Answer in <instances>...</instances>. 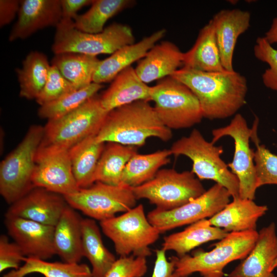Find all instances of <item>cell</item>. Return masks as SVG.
<instances>
[{"mask_svg":"<svg viewBox=\"0 0 277 277\" xmlns=\"http://www.w3.org/2000/svg\"><path fill=\"white\" fill-rule=\"evenodd\" d=\"M171 76L194 93L204 118H227L234 115L246 103L247 80L234 70L205 72L182 67Z\"/></svg>","mask_w":277,"mask_h":277,"instance_id":"6da1fadb","label":"cell"},{"mask_svg":"<svg viewBox=\"0 0 277 277\" xmlns=\"http://www.w3.org/2000/svg\"><path fill=\"white\" fill-rule=\"evenodd\" d=\"M151 137L163 142L172 137L148 101H138L109 111L95 136L99 143L141 147Z\"/></svg>","mask_w":277,"mask_h":277,"instance_id":"7a4b0ae2","label":"cell"},{"mask_svg":"<svg viewBox=\"0 0 277 277\" xmlns=\"http://www.w3.org/2000/svg\"><path fill=\"white\" fill-rule=\"evenodd\" d=\"M258 235L256 230L230 232L209 251L198 250L191 255L172 256L170 258L174 264V273L180 276L199 272L202 277H223L224 269L229 263L248 255Z\"/></svg>","mask_w":277,"mask_h":277,"instance_id":"3957f363","label":"cell"},{"mask_svg":"<svg viewBox=\"0 0 277 277\" xmlns=\"http://www.w3.org/2000/svg\"><path fill=\"white\" fill-rule=\"evenodd\" d=\"M169 149L176 157L185 155L191 160V171L200 180L213 181L225 188L233 199L240 197L239 180L221 157L222 146L207 141L199 130L194 129L188 136L174 142Z\"/></svg>","mask_w":277,"mask_h":277,"instance_id":"277c9868","label":"cell"},{"mask_svg":"<svg viewBox=\"0 0 277 277\" xmlns=\"http://www.w3.org/2000/svg\"><path fill=\"white\" fill-rule=\"evenodd\" d=\"M56 28L52 50L54 54L77 53L97 56L112 54L122 47L135 43L128 25L113 23L98 33H88L76 29L73 20L61 19Z\"/></svg>","mask_w":277,"mask_h":277,"instance_id":"5b68a950","label":"cell"},{"mask_svg":"<svg viewBox=\"0 0 277 277\" xmlns=\"http://www.w3.org/2000/svg\"><path fill=\"white\" fill-rule=\"evenodd\" d=\"M44 127L31 126L23 140L1 163L0 193L11 205L34 188L32 176Z\"/></svg>","mask_w":277,"mask_h":277,"instance_id":"8992f818","label":"cell"},{"mask_svg":"<svg viewBox=\"0 0 277 277\" xmlns=\"http://www.w3.org/2000/svg\"><path fill=\"white\" fill-rule=\"evenodd\" d=\"M108 113L96 95L71 112L48 120L44 127L41 145L69 150L85 138L96 135Z\"/></svg>","mask_w":277,"mask_h":277,"instance_id":"52a82bcc","label":"cell"},{"mask_svg":"<svg viewBox=\"0 0 277 277\" xmlns=\"http://www.w3.org/2000/svg\"><path fill=\"white\" fill-rule=\"evenodd\" d=\"M100 224L120 256L131 254L146 258L152 254L149 246L161 234L148 221L141 204L119 216L101 221Z\"/></svg>","mask_w":277,"mask_h":277,"instance_id":"ba28073f","label":"cell"},{"mask_svg":"<svg viewBox=\"0 0 277 277\" xmlns=\"http://www.w3.org/2000/svg\"><path fill=\"white\" fill-rule=\"evenodd\" d=\"M150 95L159 118L171 130L191 127L204 118L194 93L171 76L158 81L156 85L150 87Z\"/></svg>","mask_w":277,"mask_h":277,"instance_id":"9c48e42d","label":"cell"},{"mask_svg":"<svg viewBox=\"0 0 277 277\" xmlns=\"http://www.w3.org/2000/svg\"><path fill=\"white\" fill-rule=\"evenodd\" d=\"M131 188L137 200L146 199L162 210L181 206L206 191L191 171L174 169H161L151 180Z\"/></svg>","mask_w":277,"mask_h":277,"instance_id":"30bf717a","label":"cell"},{"mask_svg":"<svg viewBox=\"0 0 277 277\" xmlns=\"http://www.w3.org/2000/svg\"><path fill=\"white\" fill-rule=\"evenodd\" d=\"M64 197L70 207L100 222L128 211L136 206L137 201L131 187L100 182Z\"/></svg>","mask_w":277,"mask_h":277,"instance_id":"8fae6325","label":"cell"},{"mask_svg":"<svg viewBox=\"0 0 277 277\" xmlns=\"http://www.w3.org/2000/svg\"><path fill=\"white\" fill-rule=\"evenodd\" d=\"M252 133L253 128H249L243 115L236 113L228 125L212 130L211 142L215 144L225 136L233 140V157L227 166L239 180L240 197L254 200L258 187L254 151L250 146Z\"/></svg>","mask_w":277,"mask_h":277,"instance_id":"7c38bea8","label":"cell"},{"mask_svg":"<svg viewBox=\"0 0 277 277\" xmlns=\"http://www.w3.org/2000/svg\"><path fill=\"white\" fill-rule=\"evenodd\" d=\"M230 194L215 183L202 195L169 210L154 209L147 215L149 222L163 233L175 228L210 218L230 202Z\"/></svg>","mask_w":277,"mask_h":277,"instance_id":"4fadbf2b","label":"cell"},{"mask_svg":"<svg viewBox=\"0 0 277 277\" xmlns=\"http://www.w3.org/2000/svg\"><path fill=\"white\" fill-rule=\"evenodd\" d=\"M34 187H41L63 196L80 188L74 176L69 150L53 146H39L32 176Z\"/></svg>","mask_w":277,"mask_h":277,"instance_id":"5bb4252c","label":"cell"},{"mask_svg":"<svg viewBox=\"0 0 277 277\" xmlns=\"http://www.w3.org/2000/svg\"><path fill=\"white\" fill-rule=\"evenodd\" d=\"M5 225L26 257L47 260L56 254L54 226L11 216H5Z\"/></svg>","mask_w":277,"mask_h":277,"instance_id":"9a60e30c","label":"cell"},{"mask_svg":"<svg viewBox=\"0 0 277 277\" xmlns=\"http://www.w3.org/2000/svg\"><path fill=\"white\" fill-rule=\"evenodd\" d=\"M68 205L64 197L41 187H34L11 204L5 216L21 217L55 226Z\"/></svg>","mask_w":277,"mask_h":277,"instance_id":"2e32d148","label":"cell"},{"mask_svg":"<svg viewBox=\"0 0 277 277\" xmlns=\"http://www.w3.org/2000/svg\"><path fill=\"white\" fill-rule=\"evenodd\" d=\"M61 19V0L21 1L17 19L9 40L25 39L41 29L56 27Z\"/></svg>","mask_w":277,"mask_h":277,"instance_id":"e0dca14e","label":"cell"},{"mask_svg":"<svg viewBox=\"0 0 277 277\" xmlns=\"http://www.w3.org/2000/svg\"><path fill=\"white\" fill-rule=\"evenodd\" d=\"M251 14L239 9L222 10L210 21L213 26L221 62L226 70L233 71V57L239 37L250 25Z\"/></svg>","mask_w":277,"mask_h":277,"instance_id":"ac0fdd59","label":"cell"},{"mask_svg":"<svg viewBox=\"0 0 277 277\" xmlns=\"http://www.w3.org/2000/svg\"><path fill=\"white\" fill-rule=\"evenodd\" d=\"M277 258V234L274 222L259 232L255 244L228 277H276L271 267Z\"/></svg>","mask_w":277,"mask_h":277,"instance_id":"d6986e66","label":"cell"},{"mask_svg":"<svg viewBox=\"0 0 277 277\" xmlns=\"http://www.w3.org/2000/svg\"><path fill=\"white\" fill-rule=\"evenodd\" d=\"M166 30L159 29L137 43L125 46L108 57L101 60L95 71L93 82L103 84L112 81L126 68L142 59L162 38Z\"/></svg>","mask_w":277,"mask_h":277,"instance_id":"ffe728a7","label":"cell"},{"mask_svg":"<svg viewBox=\"0 0 277 277\" xmlns=\"http://www.w3.org/2000/svg\"><path fill=\"white\" fill-rule=\"evenodd\" d=\"M184 52L169 41L155 44L135 68L140 79L148 84L171 76L183 66Z\"/></svg>","mask_w":277,"mask_h":277,"instance_id":"44dd1931","label":"cell"},{"mask_svg":"<svg viewBox=\"0 0 277 277\" xmlns=\"http://www.w3.org/2000/svg\"><path fill=\"white\" fill-rule=\"evenodd\" d=\"M266 205H259L254 200L233 199L222 210L208 219L210 224L228 233L256 230L258 220L268 210Z\"/></svg>","mask_w":277,"mask_h":277,"instance_id":"7402d4cb","label":"cell"},{"mask_svg":"<svg viewBox=\"0 0 277 277\" xmlns=\"http://www.w3.org/2000/svg\"><path fill=\"white\" fill-rule=\"evenodd\" d=\"M150 87L143 82L130 66L112 81L110 86L100 96L101 104L108 112L138 101H151Z\"/></svg>","mask_w":277,"mask_h":277,"instance_id":"603a6c76","label":"cell"},{"mask_svg":"<svg viewBox=\"0 0 277 277\" xmlns=\"http://www.w3.org/2000/svg\"><path fill=\"white\" fill-rule=\"evenodd\" d=\"M82 218L75 210L67 205L54 226V244L63 262L79 263L83 256Z\"/></svg>","mask_w":277,"mask_h":277,"instance_id":"cb8c5ba5","label":"cell"},{"mask_svg":"<svg viewBox=\"0 0 277 277\" xmlns=\"http://www.w3.org/2000/svg\"><path fill=\"white\" fill-rule=\"evenodd\" d=\"M228 233L221 228L212 226L208 219H202L189 225L182 231L165 236L162 249L166 251H173L181 257L203 244L220 240Z\"/></svg>","mask_w":277,"mask_h":277,"instance_id":"d4e9b609","label":"cell"},{"mask_svg":"<svg viewBox=\"0 0 277 277\" xmlns=\"http://www.w3.org/2000/svg\"><path fill=\"white\" fill-rule=\"evenodd\" d=\"M183 67L205 72L226 70L221 62L213 26L210 20L200 30L193 46L184 52Z\"/></svg>","mask_w":277,"mask_h":277,"instance_id":"484cf974","label":"cell"},{"mask_svg":"<svg viewBox=\"0 0 277 277\" xmlns=\"http://www.w3.org/2000/svg\"><path fill=\"white\" fill-rule=\"evenodd\" d=\"M95 136L88 137L69 149L73 173L80 189L95 183L97 164L105 147V143L97 142Z\"/></svg>","mask_w":277,"mask_h":277,"instance_id":"4316f807","label":"cell"},{"mask_svg":"<svg viewBox=\"0 0 277 277\" xmlns=\"http://www.w3.org/2000/svg\"><path fill=\"white\" fill-rule=\"evenodd\" d=\"M82 233L83 256L91 265L92 277H105L116 259L104 245L94 220L82 219Z\"/></svg>","mask_w":277,"mask_h":277,"instance_id":"83f0119b","label":"cell"},{"mask_svg":"<svg viewBox=\"0 0 277 277\" xmlns=\"http://www.w3.org/2000/svg\"><path fill=\"white\" fill-rule=\"evenodd\" d=\"M51 65L46 55L33 51L27 54L22 66L16 70L19 85V96L36 99L47 81Z\"/></svg>","mask_w":277,"mask_h":277,"instance_id":"f1b7e54d","label":"cell"},{"mask_svg":"<svg viewBox=\"0 0 277 277\" xmlns=\"http://www.w3.org/2000/svg\"><path fill=\"white\" fill-rule=\"evenodd\" d=\"M136 153L137 147L108 143L105 145L97 164L95 182L121 185L124 170L130 159Z\"/></svg>","mask_w":277,"mask_h":277,"instance_id":"f546056e","label":"cell"},{"mask_svg":"<svg viewBox=\"0 0 277 277\" xmlns=\"http://www.w3.org/2000/svg\"><path fill=\"white\" fill-rule=\"evenodd\" d=\"M97 56L77 53L54 54L51 65L77 89L93 83V77L100 62Z\"/></svg>","mask_w":277,"mask_h":277,"instance_id":"4dcf8cb0","label":"cell"},{"mask_svg":"<svg viewBox=\"0 0 277 277\" xmlns=\"http://www.w3.org/2000/svg\"><path fill=\"white\" fill-rule=\"evenodd\" d=\"M171 155L170 149L148 154L135 153L124 170L121 185L134 187L151 180L161 167L170 162Z\"/></svg>","mask_w":277,"mask_h":277,"instance_id":"1f68e13d","label":"cell"},{"mask_svg":"<svg viewBox=\"0 0 277 277\" xmlns=\"http://www.w3.org/2000/svg\"><path fill=\"white\" fill-rule=\"evenodd\" d=\"M37 273L45 277H92L91 269L86 264L50 262L46 260L26 257L24 264L3 277H25Z\"/></svg>","mask_w":277,"mask_h":277,"instance_id":"d6a6232c","label":"cell"},{"mask_svg":"<svg viewBox=\"0 0 277 277\" xmlns=\"http://www.w3.org/2000/svg\"><path fill=\"white\" fill-rule=\"evenodd\" d=\"M130 0H94L85 13L77 14L73 19L74 27L88 33L102 32L110 18L133 3Z\"/></svg>","mask_w":277,"mask_h":277,"instance_id":"836d02e7","label":"cell"},{"mask_svg":"<svg viewBox=\"0 0 277 277\" xmlns=\"http://www.w3.org/2000/svg\"><path fill=\"white\" fill-rule=\"evenodd\" d=\"M103 87V84L93 82L86 87L75 90L56 100L41 106L38 115L39 117L48 121L61 117L96 95Z\"/></svg>","mask_w":277,"mask_h":277,"instance_id":"e575fe53","label":"cell"},{"mask_svg":"<svg viewBox=\"0 0 277 277\" xmlns=\"http://www.w3.org/2000/svg\"><path fill=\"white\" fill-rule=\"evenodd\" d=\"M258 122L253 123L251 139L254 143V161L257 177L258 188L265 185H277V155L272 153L264 145L260 144L257 135Z\"/></svg>","mask_w":277,"mask_h":277,"instance_id":"d590c367","label":"cell"},{"mask_svg":"<svg viewBox=\"0 0 277 277\" xmlns=\"http://www.w3.org/2000/svg\"><path fill=\"white\" fill-rule=\"evenodd\" d=\"M253 53L258 60L269 66L262 75L264 86L277 91V49L274 48L264 36L259 37L253 47Z\"/></svg>","mask_w":277,"mask_h":277,"instance_id":"8d00e7d4","label":"cell"},{"mask_svg":"<svg viewBox=\"0 0 277 277\" xmlns=\"http://www.w3.org/2000/svg\"><path fill=\"white\" fill-rule=\"evenodd\" d=\"M75 90L77 89L62 74L57 68L51 65L46 84L35 100L41 106Z\"/></svg>","mask_w":277,"mask_h":277,"instance_id":"74e56055","label":"cell"},{"mask_svg":"<svg viewBox=\"0 0 277 277\" xmlns=\"http://www.w3.org/2000/svg\"><path fill=\"white\" fill-rule=\"evenodd\" d=\"M147 270L146 258L132 255L120 256L105 277H143Z\"/></svg>","mask_w":277,"mask_h":277,"instance_id":"f35d334b","label":"cell"},{"mask_svg":"<svg viewBox=\"0 0 277 277\" xmlns=\"http://www.w3.org/2000/svg\"><path fill=\"white\" fill-rule=\"evenodd\" d=\"M26 256L15 242H10L5 234L0 236V272L8 269H17Z\"/></svg>","mask_w":277,"mask_h":277,"instance_id":"ab89813d","label":"cell"},{"mask_svg":"<svg viewBox=\"0 0 277 277\" xmlns=\"http://www.w3.org/2000/svg\"><path fill=\"white\" fill-rule=\"evenodd\" d=\"M155 252L156 260L151 277H188L180 276L174 273V262L170 258L167 259L166 251L156 249Z\"/></svg>","mask_w":277,"mask_h":277,"instance_id":"60d3db41","label":"cell"},{"mask_svg":"<svg viewBox=\"0 0 277 277\" xmlns=\"http://www.w3.org/2000/svg\"><path fill=\"white\" fill-rule=\"evenodd\" d=\"M21 1H0V27L2 28L11 23L18 14Z\"/></svg>","mask_w":277,"mask_h":277,"instance_id":"b9f144b4","label":"cell"},{"mask_svg":"<svg viewBox=\"0 0 277 277\" xmlns=\"http://www.w3.org/2000/svg\"><path fill=\"white\" fill-rule=\"evenodd\" d=\"M93 2V0H61L62 19L73 20L80 10L91 5Z\"/></svg>","mask_w":277,"mask_h":277,"instance_id":"7bdbcfd3","label":"cell"},{"mask_svg":"<svg viewBox=\"0 0 277 277\" xmlns=\"http://www.w3.org/2000/svg\"><path fill=\"white\" fill-rule=\"evenodd\" d=\"M264 37L271 45L277 43V14L273 19L270 28Z\"/></svg>","mask_w":277,"mask_h":277,"instance_id":"ee69618b","label":"cell"},{"mask_svg":"<svg viewBox=\"0 0 277 277\" xmlns=\"http://www.w3.org/2000/svg\"><path fill=\"white\" fill-rule=\"evenodd\" d=\"M277 268V258L274 261L271 267V271L272 272L275 268Z\"/></svg>","mask_w":277,"mask_h":277,"instance_id":"f6af8a7d","label":"cell"}]
</instances>
